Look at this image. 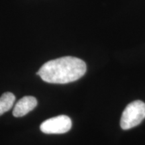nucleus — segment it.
I'll return each mask as SVG.
<instances>
[{
    "instance_id": "1",
    "label": "nucleus",
    "mask_w": 145,
    "mask_h": 145,
    "mask_svg": "<svg viewBox=\"0 0 145 145\" xmlns=\"http://www.w3.org/2000/svg\"><path fill=\"white\" fill-rule=\"evenodd\" d=\"M86 71V64L83 60L67 56L44 63L36 75L46 83L65 84L79 79Z\"/></svg>"
},
{
    "instance_id": "2",
    "label": "nucleus",
    "mask_w": 145,
    "mask_h": 145,
    "mask_svg": "<svg viewBox=\"0 0 145 145\" xmlns=\"http://www.w3.org/2000/svg\"><path fill=\"white\" fill-rule=\"evenodd\" d=\"M145 118V104L143 101H132L126 107L120 120L123 130H128L140 124Z\"/></svg>"
},
{
    "instance_id": "3",
    "label": "nucleus",
    "mask_w": 145,
    "mask_h": 145,
    "mask_svg": "<svg viewBox=\"0 0 145 145\" xmlns=\"http://www.w3.org/2000/svg\"><path fill=\"white\" fill-rule=\"evenodd\" d=\"M72 126L71 120L67 116L61 115L51 118L42 123L40 129L43 133L64 134L69 131Z\"/></svg>"
},
{
    "instance_id": "4",
    "label": "nucleus",
    "mask_w": 145,
    "mask_h": 145,
    "mask_svg": "<svg viewBox=\"0 0 145 145\" xmlns=\"http://www.w3.org/2000/svg\"><path fill=\"white\" fill-rule=\"evenodd\" d=\"M37 99L33 96H25L16 103L13 110L14 117L20 118L26 115L37 106Z\"/></svg>"
},
{
    "instance_id": "5",
    "label": "nucleus",
    "mask_w": 145,
    "mask_h": 145,
    "mask_svg": "<svg viewBox=\"0 0 145 145\" xmlns=\"http://www.w3.org/2000/svg\"><path fill=\"white\" fill-rule=\"evenodd\" d=\"M16 97L11 92H5L0 97V116L9 111L14 106Z\"/></svg>"
}]
</instances>
